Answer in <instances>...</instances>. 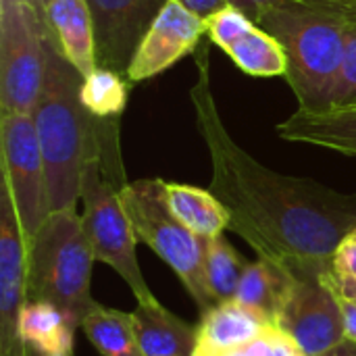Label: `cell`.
<instances>
[{
    "instance_id": "1",
    "label": "cell",
    "mask_w": 356,
    "mask_h": 356,
    "mask_svg": "<svg viewBox=\"0 0 356 356\" xmlns=\"http://www.w3.org/2000/svg\"><path fill=\"white\" fill-rule=\"evenodd\" d=\"M194 56L198 77L190 88V100L211 159L209 190L225 204L229 229L244 238L259 259L290 271L332 269L336 248L356 225V194L277 173L250 156L221 119L207 46Z\"/></svg>"
},
{
    "instance_id": "2",
    "label": "cell",
    "mask_w": 356,
    "mask_h": 356,
    "mask_svg": "<svg viewBox=\"0 0 356 356\" xmlns=\"http://www.w3.org/2000/svg\"><path fill=\"white\" fill-rule=\"evenodd\" d=\"M83 75L46 38L44 79L33 123L46 165L50 211L75 209L88 163L98 154L96 119L81 100Z\"/></svg>"
},
{
    "instance_id": "3",
    "label": "cell",
    "mask_w": 356,
    "mask_h": 356,
    "mask_svg": "<svg viewBox=\"0 0 356 356\" xmlns=\"http://www.w3.org/2000/svg\"><path fill=\"white\" fill-rule=\"evenodd\" d=\"M257 23L280 40L288 56L286 79L298 108L325 111L344 56V19L313 0H277L261 10Z\"/></svg>"
},
{
    "instance_id": "4",
    "label": "cell",
    "mask_w": 356,
    "mask_h": 356,
    "mask_svg": "<svg viewBox=\"0 0 356 356\" xmlns=\"http://www.w3.org/2000/svg\"><path fill=\"white\" fill-rule=\"evenodd\" d=\"M96 257L81 215L75 209L54 211L27 242V296L58 307L79 327L98 305L92 298Z\"/></svg>"
},
{
    "instance_id": "5",
    "label": "cell",
    "mask_w": 356,
    "mask_h": 356,
    "mask_svg": "<svg viewBox=\"0 0 356 356\" xmlns=\"http://www.w3.org/2000/svg\"><path fill=\"white\" fill-rule=\"evenodd\" d=\"M119 196L138 240L150 246L159 259L171 267L202 313L213 309L217 302L209 290L204 273L207 240L198 238L175 219L165 200L163 179L152 177L127 181L119 190Z\"/></svg>"
},
{
    "instance_id": "6",
    "label": "cell",
    "mask_w": 356,
    "mask_h": 356,
    "mask_svg": "<svg viewBox=\"0 0 356 356\" xmlns=\"http://www.w3.org/2000/svg\"><path fill=\"white\" fill-rule=\"evenodd\" d=\"M81 221L96 261L108 265L129 286L138 302L156 300L138 263L136 246L140 240L123 209L119 188L113 186L102 173L98 154L86 167L81 181Z\"/></svg>"
},
{
    "instance_id": "7",
    "label": "cell",
    "mask_w": 356,
    "mask_h": 356,
    "mask_svg": "<svg viewBox=\"0 0 356 356\" xmlns=\"http://www.w3.org/2000/svg\"><path fill=\"white\" fill-rule=\"evenodd\" d=\"M46 38L44 15L29 0H0V113H33Z\"/></svg>"
},
{
    "instance_id": "8",
    "label": "cell",
    "mask_w": 356,
    "mask_h": 356,
    "mask_svg": "<svg viewBox=\"0 0 356 356\" xmlns=\"http://www.w3.org/2000/svg\"><path fill=\"white\" fill-rule=\"evenodd\" d=\"M2 181L6 184L23 236L29 242L48 219L50 200L46 165L31 115L0 113Z\"/></svg>"
},
{
    "instance_id": "9",
    "label": "cell",
    "mask_w": 356,
    "mask_h": 356,
    "mask_svg": "<svg viewBox=\"0 0 356 356\" xmlns=\"http://www.w3.org/2000/svg\"><path fill=\"white\" fill-rule=\"evenodd\" d=\"M294 282L282 309L277 330H282L307 356H321L340 342L344 334V313L334 286L332 269L292 271Z\"/></svg>"
},
{
    "instance_id": "10",
    "label": "cell",
    "mask_w": 356,
    "mask_h": 356,
    "mask_svg": "<svg viewBox=\"0 0 356 356\" xmlns=\"http://www.w3.org/2000/svg\"><path fill=\"white\" fill-rule=\"evenodd\" d=\"M27 300V240L0 177V356H27L21 336V313Z\"/></svg>"
},
{
    "instance_id": "11",
    "label": "cell",
    "mask_w": 356,
    "mask_h": 356,
    "mask_svg": "<svg viewBox=\"0 0 356 356\" xmlns=\"http://www.w3.org/2000/svg\"><path fill=\"white\" fill-rule=\"evenodd\" d=\"M204 35L207 21L202 17L179 0H167L142 35L125 71V79L129 83H140L156 77L184 56L194 54Z\"/></svg>"
},
{
    "instance_id": "12",
    "label": "cell",
    "mask_w": 356,
    "mask_h": 356,
    "mask_svg": "<svg viewBox=\"0 0 356 356\" xmlns=\"http://www.w3.org/2000/svg\"><path fill=\"white\" fill-rule=\"evenodd\" d=\"M204 21L207 38L219 46L240 71L252 77L286 75L288 56L284 46L242 8L227 4Z\"/></svg>"
},
{
    "instance_id": "13",
    "label": "cell",
    "mask_w": 356,
    "mask_h": 356,
    "mask_svg": "<svg viewBox=\"0 0 356 356\" xmlns=\"http://www.w3.org/2000/svg\"><path fill=\"white\" fill-rule=\"evenodd\" d=\"M165 2L167 0H88L94 19L98 67L125 75L142 35Z\"/></svg>"
},
{
    "instance_id": "14",
    "label": "cell",
    "mask_w": 356,
    "mask_h": 356,
    "mask_svg": "<svg viewBox=\"0 0 356 356\" xmlns=\"http://www.w3.org/2000/svg\"><path fill=\"white\" fill-rule=\"evenodd\" d=\"M271 327L273 325L238 300L219 302L202 313V321L196 327L194 356H221L244 348Z\"/></svg>"
},
{
    "instance_id": "15",
    "label": "cell",
    "mask_w": 356,
    "mask_h": 356,
    "mask_svg": "<svg viewBox=\"0 0 356 356\" xmlns=\"http://www.w3.org/2000/svg\"><path fill=\"white\" fill-rule=\"evenodd\" d=\"M48 35L58 52L86 77L96 67L94 19L88 0H48L44 8Z\"/></svg>"
},
{
    "instance_id": "16",
    "label": "cell",
    "mask_w": 356,
    "mask_h": 356,
    "mask_svg": "<svg viewBox=\"0 0 356 356\" xmlns=\"http://www.w3.org/2000/svg\"><path fill=\"white\" fill-rule=\"evenodd\" d=\"M277 136L288 142L311 144L356 156V104L332 106L319 113L298 108L275 127Z\"/></svg>"
},
{
    "instance_id": "17",
    "label": "cell",
    "mask_w": 356,
    "mask_h": 356,
    "mask_svg": "<svg viewBox=\"0 0 356 356\" xmlns=\"http://www.w3.org/2000/svg\"><path fill=\"white\" fill-rule=\"evenodd\" d=\"M131 317L146 356H194L196 327L173 315L159 300L138 302Z\"/></svg>"
},
{
    "instance_id": "18",
    "label": "cell",
    "mask_w": 356,
    "mask_h": 356,
    "mask_svg": "<svg viewBox=\"0 0 356 356\" xmlns=\"http://www.w3.org/2000/svg\"><path fill=\"white\" fill-rule=\"evenodd\" d=\"M165 200L179 223L202 240H211L229 229V213L225 204L211 192L188 184L165 181Z\"/></svg>"
},
{
    "instance_id": "19",
    "label": "cell",
    "mask_w": 356,
    "mask_h": 356,
    "mask_svg": "<svg viewBox=\"0 0 356 356\" xmlns=\"http://www.w3.org/2000/svg\"><path fill=\"white\" fill-rule=\"evenodd\" d=\"M292 282H294V273L288 267L259 259L254 263H248L236 300L252 309L269 325L277 327Z\"/></svg>"
},
{
    "instance_id": "20",
    "label": "cell",
    "mask_w": 356,
    "mask_h": 356,
    "mask_svg": "<svg viewBox=\"0 0 356 356\" xmlns=\"http://www.w3.org/2000/svg\"><path fill=\"white\" fill-rule=\"evenodd\" d=\"M75 325L54 305L42 300H27L21 313V336L27 348L44 355L73 353Z\"/></svg>"
},
{
    "instance_id": "21",
    "label": "cell",
    "mask_w": 356,
    "mask_h": 356,
    "mask_svg": "<svg viewBox=\"0 0 356 356\" xmlns=\"http://www.w3.org/2000/svg\"><path fill=\"white\" fill-rule=\"evenodd\" d=\"M79 327L102 356H146L138 342L131 313L96 305Z\"/></svg>"
},
{
    "instance_id": "22",
    "label": "cell",
    "mask_w": 356,
    "mask_h": 356,
    "mask_svg": "<svg viewBox=\"0 0 356 356\" xmlns=\"http://www.w3.org/2000/svg\"><path fill=\"white\" fill-rule=\"evenodd\" d=\"M248 263L244 257L225 240V236H217L207 240L204 246V273L209 290L215 298V302H227L236 300L242 275L246 271Z\"/></svg>"
},
{
    "instance_id": "23",
    "label": "cell",
    "mask_w": 356,
    "mask_h": 356,
    "mask_svg": "<svg viewBox=\"0 0 356 356\" xmlns=\"http://www.w3.org/2000/svg\"><path fill=\"white\" fill-rule=\"evenodd\" d=\"M127 83L125 75L96 67L81 83L83 106L96 119H119L127 104Z\"/></svg>"
},
{
    "instance_id": "24",
    "label": "cell",
    "mask_w": 356,
    "mask_h": 356,
    "mask_svg": "<svg viewBox=\"0 0 356 356\" xmlns=\"http://www.w3.org/2000/svg\"><path fill=\"white\" fill-rule=\"evenodd\" d=\"M356 104V17L344 23V56L332 92V106Z\"/></svg>"
},
{
    "instance_id": "25",
    "label": "cell",
    "mask_w": 356,
    "mask_h": 356,
    "mask_svg": "<svg viewBox=\"0 0 356 356\" xmlns=\"http://www.w3.org/2000/svg\"><path fill=\"white\" fill-rule=\"evenodd\" d=\"M221 356H307L302 355V350L277 327L267 330L259 340H254L252 344L225 353Z\"/></svg>"
},
{
    "instance_id": "26",
    "label": "cell",
    "mask_w": 356,
    "mask_h": 356,
    "mask_svg": "<svg viewBox=\"0 0 356 356\" xmlns=\"http://www.w3.org/2000/svg\"><path fill=\"white\" fill-rule=\"evenodd\" d=\"M332 271L338 280H356V234L350 232L334 252Z\"/></svg>"
},
{
    "instance_id": "27",
    "label": "cell",
    "mask_w": 356,
    "mask_h": 356,
    "mask_svg": "<svg viewBox=\"0 0 356 356\" xmlns=\"http://www.w3.org/2000/svg\"><path fill=\"white\" fill-rule=\"evenodd\" d=\"M179 2L184 6H188L192 13H196L198 17H202V19L211 17L213 13H217V10H221L223 6L229 4V0H179Z\"/></svg>"
},
{
    "instance_id": "28",
    "label": "cell",
    "mask_w": 356,
    "mask_h": 356,
    "mask_svg": "<svg viewBox=\"0 0 356 356\" xmlns=\"http://www.w3.org/2000/svg\"><path fill=\"white\" fill-rule=\"evenodd\" d=\"M340 302H342V313H344V334H346V340L356 342V300L346 298V296H340Z\"/></svg>"
},
{
    "instance_id": "29",
    "label": "cell",
    "mask_w": 356,
    "mask_h": 356,
    "mask_svg": "<svg viewBox=\"0 0 356 356\" xmlns=\"http://www.w3.org/2000/svg\"><path fill=\"white\" fill-rule=\"evenodd\" d=\"M273 2H277V0H229V4L242 8V10H244L250 19H254V21H257V17L261 15V10H263L265 6L273 4Z\"/></svg>"
},
{
    "instance_id": "30",
    "label": "cell",
    "mask_w": 356,
    "mask_h": 356,
    "mask_svg": "<svg viewBox=\"0 0 356 356\" xmlns=\"http://www.w3.org/2000/svg\"><path fill=\"white\" fill-rule=\"evenodd\" d=\"M334 273V271H332ZM334 286L338 290L340 296H346V298H353L356 300V280H338L334 275Z\"/></svg>"
},
{
    "instance_id": "31",
    "label": "cell",
    "mask_w": 356,
    "mask_h": 356,
    "mask_svg": "<svg viewBox=\"0 0 356 356\" xmlns=\"http://www.w3.org/2000/svg\"><path fill=\"white\" fill-rule=\"evenodd\" d=\"M321 356H356V342L353 340H344L338 346H334L332 350H327Z\"/></svg>"
},
{
    "instance_id": "32",
    "label": "cell",
    "mask_w": 356,
    "mask_h": 356,
    "mask_svg": "<svg viewBox=\"0 0 356 356\" xmlns=\"http://www.w3.org/2000/svg\"><path fill=\"white\" fill-rule=\"evenodd\" d=\"M29 2H31V4H33V6L44 15V8H46V4H48V0H29Z\"/></svg>"
},
{
    "instance_id": "33",
    "label": "cell",
    "mask_w": 356,
    "mask_h": 356,
    "mask_svg": "<svg viewBox=\"0 0 356 356\" xmlns=\"http://www.w3.org/2000/svg\"><path fill=\"white\" fill-rule=\"evenodd\" d=\"M27 356H73V353H67V355H44V353L33 350V348H27Z\"/></svg>"
},
{
    "instance_id": "34",
    "label": "cell",
    "mask_w": 356,
    "mask_h": 356,
    "mask_svg": "<svg viewBox=\"0 0 356 356\" xmlns=\"http://www.w3.org/2000/svg\"><path fill=\"white\" fill-rule=\"evenodd\" d=\"M353 232H355V234H356V225H355V229H353Z\"/></svg>"
}]
</instances>
